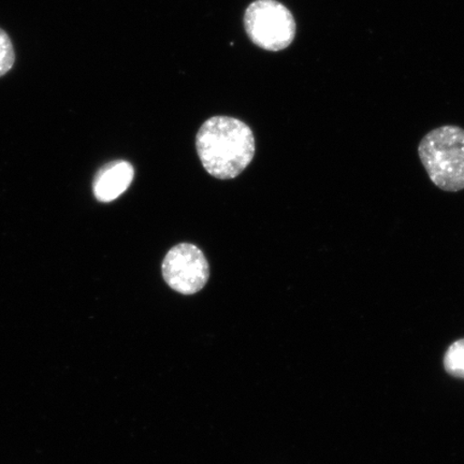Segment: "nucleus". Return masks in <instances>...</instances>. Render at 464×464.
<instances>
[{
	"mask_svg": "<svg viewBox=\"0 0 464 464\" xmlns=\"http://www.w3.org/2000/svg\"><path fill=\"white\" fill-rule=\"evenodd\" d=\"M197 152L208 174L219 179H235L246 169L255 155V137L243 121L214 116L200 127Z\"/></svg>",
	"mask_w": 464,
	"mask_h": 464,
	"instance_id": "nucleus-1",
	"label": "nucleus"
},
{
	"mask_svg": "<svg viewBox=\"0 0 464 464\" xmlns=\"http://www.w3.org/2000/svg\"><path fill=\"white\" fill-rule=\"evenodd\" d=\"M419 154L435 187L451 193L464 189V130L446 125L429 131Z\"/></svg>",
	"mask_w": 464,
	"mask_h": 464,
	"instance_id": "nucleus-2",
	"label": "nucleus"
},
{
	"mask_svg": "<svg viewBox=\"0 0 464 464\" xmlns=\"http://www.w3.org/2000/svg\"><path fill=\"white\" fill-rule=\"evenodd\" d=\"M249 39L266 51H281L293 44L295 22L292 13L276 0H256L246 11Z\"/></svg>",
	"mask_w": 464,
	"mask_h": 464,
	"instance_id": "nucleus-3",
	"label": "nucleus"
},
{
	"mask_svg": "<svg viewBox=\"0 0 464 464\" xmlns=\"http://www.w3.org/2000/svg\"><path fill=\"white\" fill-rule=\"evenodd\" d=\"M162 276L176 292L194 295L206 286L210 268L201 249L189 243H181L167 253L162 263Z\"/></svg>",
	"mask_w": 464,
	"mask_h": 464,
	"instance_id": "nucleus-4",
	"label": "nucleus"
},
{
	"mask_svg": "<svg viewBox=\"0 0 464 464\" xmlns=\"http://www.w3.org/2000/svg\"><path fill=\"white\" fill-rule=\"evenodd\" d=\"M135 176L130 162L118 160L110 162L98 172L94 179V195L102 202L113 201L125 193Z\"/></svg>",
	"mask_w": 464,
	"mask_h": 464,
	"instance_id": "nucleus-5",
	"label": "nucleus"
},
{
	"mask_svg": "<svg viewBox=\"0 0 464 464\" xmlns=\"http://www.w3.org/2000/svg\"><path fill=\"white\" fill-rule=\"evenodd\" d=\"M446 372L464 379V339L452 343L444 356Z\"/></svg>",
	"mask_w": 464,
	"mask_h": 464,
	"instance_id": "nucleus-6",
	"label": "nucleus"
},
{
	"mask_svg": "<svg viewBox=\"0 0 464 464\" xmlns=\"http://www.w3.org/2000/svg\"><path fill=\"white\" fill-rule=\"evenodd\" d=\"M15 62V53L13 43L8 34L0 28V77L11 71Z\"/></svg>",
	"mask_w": 464,
	"mask_h": 464,
	"instance_id": "nucleus-7",
	"label": "nucleus"
}]
</instances>
